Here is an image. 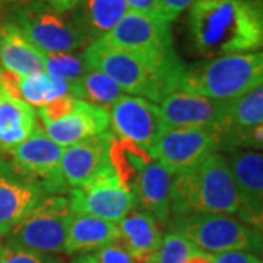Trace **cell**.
<instances>
[{
    "mask_svg": "<svg viewBox=\"0 0 263 263\" xmlns=\"http://www.w3.org/2000/svg\"><path fill=\"white\" fill-rule=\"evenodd\" d=\"M43 126L51 141L56 142L62 148H67L88 138L108 132L110 114L105 108L79 100L78 107L72 113L59 122L47 123Z\"/></svg>",
    "mask_w": 263,
    "mask_h": 263,
    "instance_id": "cell-17",
    "label": "cell"
},
{
    "mask_svg": "<svg viewBox=\"0 0 263 263\" xmlns=\"http://www.w3.org/2000/svg\"><path fill=\"white\" fill-rule=\"evenodd\" d=\"M126 3H127L129 10H132V12L161 18L160 0H126Z\"/></svg>",
    "mask_w": 263,
    "mask_h": 263,
    "instance_id": "cell-35",
    "label": "cell"
},
{
    "mask_svg": "<svg viewBox=\"0 0 263 263\" xmlns=\"http://www.w3.org/2000/svg\"><path fill=\"white\" fill-rule=\"evenodd\" d=\"M263 85V50L208 59L186 66L179 91L234 100Z\"/></svg>",
    "mask_w": 263,
    "mask_h": 263,
    "instance_id": "cell-4",
    "label": "cell"
},
{
    "mask_svg": "<svg viewBox=\"0 0 263 263\" xmlns=\"http://www.w3.org/2000/svg\"><path fill=\"white\" fill-rule=\"evenodd\" d=\"M263 123V85L238 98L230 100L226 122L218 135L224 141L230 135L247 130Z\"/></svg>",
    "mask_w": 263,
    "mask_h": 263,
    "instance_id": "cell-25",
    "label": "cell"
},
{
    "mask_svg": "<svg viewBox=\"0 0 263 263\" xmlns=\"http://www.w3.org/2000/svg\"><path fill=\"white\" fill-rule=\"evenodd\" d=\"M152 161L154 158L148 149L130 141L113 138L110 146V164L117 179L133 195L139 174Z\"/></svg>",
    "mask_w": 263,
    "mask_h": 263,
    "instance_id": "cell-24",
    "label": "cell"
},
{
    "mask_svg": "<svg viewBox=\"0 0 263 263\" xmlns=\"http://www.w3.org/2000/svg\"><path fill=\"white\" fill-rule=\"evenodd\" d=\"M8 154L12 165L21 174L40 184L46 195L69 193L60 167L63 148L51 141L38 124L27 141Z\"/></svg>",
    "mask_w": 263,
    "mask_h": 263,
    "instance_id": "cell-9",
    "label": "cell"
},
{
    "mask_svg": "<svg viewBox=\"0 0 263 263\" xmlns=\"http://www.w3.org/2000/svg\"><path fill=\"white\" fill-rule=\"evenodd\" d=\"M98 41L108 47L145 53L167 54L176 51L170 22L132 10Z\"/></svg>",
    "mask_w": 263,
    "mask_h": 263,
    "instance_id": "cell-12",
    "label": "cell"
},
{
    "mask_svg": "<svg viewBox=\"0 0 263 263\" xmlns=\"http://www.w3.org/2000/svg\"><path fill=\"white\" fill-rule=\"evenodd\" d=\"M199 0H160L161 18L167 22H173L183 13L189 10Z\"/></svg>",
    "mask_w": 263,
    "mask_h": 263,
    "instance_id": "cell-33",
    "label": "cell"
},
{
    "mask_svg": "<svg viewBox=\"0 0 263 263\" xmlns=\"http://www.w3.org/2000/svg\"><path fill=\"white\" fill-rule=\"evenodd\" d=\"M65 95H72V82L53 78L46 72L21 79V100L32 108H41L53 100Z\"/></svg>",
    "mask_w": 263,
    "mask_h": 263,
    "instance_id": "cell-27",
    "label": "cell"
},
{
    "mask_svg": "<svg viewBox=\"0 0 263 263\" xmlns=\"http://www.w3.org/2000/svg\"><path fill=\"white\" fill-rule=\"evenodd\" d=\"M230 167L238 195V219L263 234V152L230 151Z\"/></svg>",
    "mask_w": 263,
    "mask_h": 263,
    "instance_id": "cell-13",
    "label": "cell"
},
{
    "mask_svg": "<svg viewBox=\"0 0 263 263\" xmlns=\"http://www.w3.org/2000/svg\"><path fill=\"white\" fill-rule=\"evenodd\" d=\"M32 0H0V8L2 6H12V8H21L31 3Z\"/></svg>",
    "mask_w": 263,
    "mask_h": 263,
    "instance_id": "cell-38",
    "label": "cell"
},
{
    "mask_svg": "<svg viewBox=\"0 0 263 263\" xmlns=\"http://www.w3.org/2000/svg\"><path fill=\"white\" fill-rule=\"evenodd\" d=\"M70 263H98L94 254H79Z\"/></svg>",
    "mask_w": 263,
    "mask_h": 263,
    "instance_id": "cell-39",
    "label": "cell"
},
{
    "mask_svg": "<svg viewBox=\"0 0 263 263\" xmlns=\"http://www.w3.org/2000/svg\"><path fill=\"white\" fill-rule=\"evenodd\" d=\"M119 237L117 224L97 216L72 212L66 235L65 253L85 254L100 250L105 246L117 243Z\"/></svg>",
    "mask_w": 263,
    "mask_h": 263,
    "instance_id": "cell-22",
    "label": "cell"
},
{
    "mask_svg": "<svg viewBox=\"0 0 263 263\" xmlns=\"http://www.w3.org/2000/svg\"><path fill=\"white\" fill-rule=\"evenodd\" d=\"M143 263H158V260H157V257H155V254H152L151 257H148L146 260Z\"/></svg>",
    "mask_w": 263,
    "mask_h": 263,
    "instance_id": "cell-40",
    "label": "cell"
},
{
    "mask_svg": "<svg viewBox=\"0 0 263 263\" xmlns=\"http://www.w3.org/2000/svg\"><path fill=\"white\" fill-rule=\"evenodd\" d=\"M12 22L43 53H72L89 46L70 13L59 12L43 0L15 8Z\"/></svg>",
    "mask_w": 263,
    "mask_h": 263,
    "instance_id": "cell-7",
    "label": "cell"
},
{
    "mask_svg": "<svg viewBox=\"0 0 263 263\" xmlns=\"http://www.w3.org/2000/svg\"><path fill=\"white\" fill-rule=\"evenodd\" d=\"M184 263H214L212 262V254L202 252L199 249H193V252L189 254V257L186 259Z\"/></svg>",
    "mask_w": 263,
    "mask_h": 263,
    "instance_id": "cell-37",
    "label": "cell"
},
{
    "mask_svg": "<svg viewBox=\"0 0 263 263\" xmlns=\"http://www.w3.org/2000/svg\"><path fill=\"white\" fill-rule=\"evenodd\" d=\"M35 110L18 98L0 94V154L10 152L37 127Z\"/></svg>",
    "mask_w": 263,
    "mask_h": 263,
    "instance_id": "cell-23",
    "label": "cell"
},
{
    "mask_svg": "<svg viewBox=\"0 0 263 263\" xmlns=\"http://www.w3.org/2000/svg\"><path fill=\"white\" fill-rule=\"evenodd\" d=\"M82 54L89 69L108 76L124 94L141 97L154 104L179 91L186 69L177 51L145 53L94 41Z\"/></svg>",
    "mask_w": 263,
    "mask_h": 263,
    "instance_id": "cell-2",
    "label": "cell"
},
{
    "mask_svg": "<svg viewBox=\"0 0 263 263\" xmlns=\"http://www.w3.org/2000/svg\"><path fill=\"white\" fill-rule=\"evenodd\" d=\"M2 92H3V91H2V88H0V94H2Z\"/></svg>",
    "mask_w": 263,
    "mask_h": 263,
    "instance_id": "cell-42",
    "label": "cell"
},
{
    "mask_svg": "<svg viewBox=\"0 0 263 263\" xmlns=\"http://www.w3.org/2000/svg\"><path fill=\"white\" fill-rule=\"evenodd\" d=\"M46 192L0 158V235H6L38 203Z\"/></svg>",
    "mask_w": 263,
    "mask_h": 263,
    "instance_id": "cell-16",
    "label": "cell"
},
{
    "mask_svg": "<svg viewBox=\"0 0 263 263\" xmlns=\"http://www.w3.org/2000/svg\"><path fill=\"white\" fill-rule=\"evenodd\" d=\"M2 69L25 78L46 72L44 53L38 50L12 21L2 24Z\"/></svg>",
    "mask_w": 263,
    "mask_h": 263,
    "instance_id": "cell-19",
    "label": "cell"
},
{
    "mask_svg": "<svg viewBox=\"0 0 263 263\" xmlns=\"http://www.w3.org/2000/svg\"><path fill=\"white\" fill-rule=\"evenodd\" d=\"M173 174L154 160L139 174L135 195L139 206L160 226H168L171 219V184Z\"/></svg>",
    "mask_w": 263,
    "mask_h": 263,
    "instance_id": "cell-18",
    "label": "cell"
},
{
    "mask_svg": "<svg viewBox=\"0 0 263 263\" xmlns=\"http://www.w3.org/2000/svg\"><path fill=\"white\" fill-rule=\"evenodd\" d=\"M168 226L206 253H263V234L233 215L180 216L173 218Z\"/></svg>",
    "mask_w": 263,
    "mask_h": 263,
    "instance_id": "cell-5",
    "label": "cell"
},
{
    "mask_svg": "<svg viewBox=\"0 0 263 263\" xmlns=\"http://www.w3.org/2000/svg\"><path fill=\"white\" fill-rule=\"evenodd\" d=\"M46 73L67 82H75L84 76L89 67L85 62L84 54L72 53H44Z\"/></svg>",
    "mask_w": 263,
    "mask_h": 263,
    "instance_id": "cell-28",
    "label": "cell"
},
{
    "mask_svg": "<svg viewBox=\"0 0 263 263\" xmlns=\"http://www.w3.org/2000/svg\"><path fill=\"white\" fill-rule=\"evenodd\" d=\"M114 135L105 132L63 148L60 167L69 190L82 187L101 174L113 170L110 164V146Z\"/></svg>",
    "mask_w": 263,
    "mask_h": 263,
    "instance_id": "cell-14",
    "label": "cell"
},
{
    "mask_svg": "<svg viewBox=\"0 0 263 263\" xmlns=\"http://www.w3.org/2000/svg\"><path fill=\"white\" fill-rule=\"evenodd\" d=\"M123 95L124 92L108 76L95 69H89L84 76L72 82V97L105 108L107 111Z\"/></svg>",
    "mask_w": 263,
    "mask_h": 263,
    "instance_id": "cell-26",
    "label": "cell"
},
{
    "mask_svg": "<svg viewBox=\"0 0 263 263\" xmlns=\"http://www.w3.org/2000/svg\"><path fill=\"white\" fill-rule=\"evenodd\" d=\"M94 256L98 263H136L129 252L119 241L97 250Z\"/></svg>",
    "mask_w": 263,
    "mask_h": 263,
    "instance_id": "cell-32",
    "label": "cell"
},
{
    "mask_svg": "<svg viewBox=\"0 0 263 263\" xmlns=\"http://www.w3.org/2000/svg\"><path fill=\"white\" fill-rule=\"evenodd\" d=\"M0 263H63L53 254H43L8 245L0 249Z\"/></svg>",
    "mask_w": 263,
    "mask_h": 263,
    "instance_id": "cell-30",
    "label": "cell"
},
{
    "mask_svg": "<svg viewBox=\"0 0 263 263\" xmlns=\"http://www.w3.org/2000/svg\"><path fill=\"white\" fill-rule=\"evenodd\" d=\"M237 209L238 195L230 161L219 152L173 177L171 219L190 215H235Z\"/></svg>",
    "mask_w": 263,
    "mask_h": 263,
    "instance_id": "cell-3",
    "label": "cell"
},
{
    "mask_svg": "<svg viewBox=\"0 0 263 263\" xmlns=\"http://www.w3.org/2000/svg\"><path fill=\"white\" fill-rule=\"evenodd\" d=\"M67 199L72 212L97 216L114 224H119L133 208L139 206L136 195L123 186L114 170L82 187L70 189Z\"/></svg>",
    "mask_w": 263,
    "mask_h": 263,
    "instance_id": "cell-10",
    "label": "cell"
},
{
    "mask_svg": "<svg viewBox=\"0 0 263 263\" xmlns=\"http://www.w3.org/2000/svg\"><path fill=\"white\" fill-rule=\"evenodd\" d=\"M0 53H2V24H0ZM0 70H2V63H0Z\"/></svg>",
    "mask_w": 263,
    "mask_h": 263,
    "instance_id": "cell-41",
    "label": "cell"
},
{
    "mask_svg": "<svg viewBox=\"0 0 263 263\" xmlns=\"http://www.w3.org/2000/svg\"><path fill=\"white\" fill-rule=\"evenodd\" d=\"M119 243L129 252L135 262L143 263L160 249L162 241L160 224L146 211L136 206L117 224Z\"/></svg>",
    "mask_w": 263,
    "mask_h": 263,
    "instance_id": "cell-20",
    "label": "cell"
},
{
    "mask_svg": "<svg viewBox=\"0 0 263 263\" xmlns=\"http://www.w3.org/2000/svg\"><path fill=\"white\" fill-rule=\"evenodd\" d=\"M70 216L67 197L46 195L6 234L8 245L43 254L62 253Z\"/></svg>",
    "mask_w": 263,
    "mask_h": 263,
    "instance_id": "cell-6",
    "label": "cell"
},
{
    "mask_svg": "<svg viewBox=\"0 0 263 263\" xmlns=\"http://www.w3.org/2000/svg\"><path fill=\"white\" fill-rule=\"evenodd\" d=\"M127 12L126 0H82L69 13L91 44L107 35Z\"/></svg>",
    "mask_w": 263,
    "mask_h": 263,
    "instance_id": "cell-21",
    "label": "cell"
},
{
    "mask_svg": "<svg viewBox=\"0 0 263 263\" xmlns=\"http://www.w3.org/2000/svg\"><path fill=\"white\" fill-rule=\"evenodd\" d=\"M195 246L183 235L170 230L167 234L162 237L160 249L155 253L158 263H184L189 254L193 252Z\"/></svg>",
    "mask_w": 263,
    "mask_h": 263,
    "instance_id": "cell-29",
    "label": "cell"
},
{
    "mask_svg": "<svg viewBox=\"0 0 263 263\" xmlns=\"http://www.w3.org/2000/svg\"><path fill=\"white\" fill-rule=\"evenodd\" d=\"M219 151H224V145L215 130L167 127L152 145L149 154L170 174L177 176Z\"/></svg>",
    "mask_w": 263,
    "mask_h": 263,
    "instance_id": "cell-8",
    "label": "cell"
},
{
    "mask_svg": "<svg viewBox=\"0 0 263 263\" xmlns=\"http://www.w3.org/2000/svg\"><path fill=\"white\" fill-rule=\"evenodd\" d=\"M230 100H215L177 91L160 103V110L168 127L211 129L216 133L226 122Z\"/></svg>",
    "mask_w": 263,
    "mask_h": 263,
    "instance_id": "cell-15",
    "label": "cell"
},
{
    "mask_svg": "<svg viewBox=\"0 0 263 263\" xmlns=\"http://www.w3.org/2000/svg\"><path fill=\"white\" fill-rule=\"evenodd\" d=\"M111 133L149 151L168 127L160 107L141 97L124 94L108 110Z\"/></svg>",
    "mask_w": 263,
    "mask_h": 263,
    "instance_id": "cell-11",
    "label": "cell"
},
{
    "mask_svg": "<svg viewBox=\"0 0 263 263\" xmlns=\"http://www.w3.org/2000/svg\"><path fill=\"white\" fill-rule=\"evenodd\" d=\"M197 56L216 59L263 50V0H199L187 15Z\"/></svg>",
    "mask_w": 263,
    "mask_h": 263,
    "instance_id": "cell-1",
    "label": "cell"
},
{
    "mask_svg": "<svg viewBox=\"0 0 263 263\" xmlns=\"http://www.w3.org/2000/svg\"><path fill=\"white\" fill-rule=\"evenodd\" d=\"M214 263H263L257 254L250 252H226L212 254Z\"/></svg>",
    "mask_w": 263,
    "mask_h": 263,
    "instance_id": "cell-34",
    "label": "cell"
},
{
    "mask_svg": "<svg viewBox=\"0 0 263 263\" xmlns=\"http://www.w3.org/2000/svg\"><path fill=\"white\" fill-rule=\"evenodd\" d=\"M78 103H79L78 98L72 97V95H65V97L56 98L51 103H48L47 105L41 107L38 110V116H40L43 124L59 122L63 117H66L67 114L72 113L78 107Z\"/></svg>",
    "mask_w": 263,
    "mask_h": 263,
    "instance_id": "cell-31",
    "label": "cell"
},
{
    "mask_svg": "<svg viewBox=\"0 0 263 263\" xmlns=\"http://www.w3.org/2000/svg\"><path fill=\"white\" fill-rule=\"evenodd\" d=\"M47 5H50L51 8H54L59 12L63 13H69L70 10H73L82 2V0H43Z\"/></svg>",
    "mask_w": 263,
    "mask_h": 263,
    "instance_id": "cell-36",
    "label": "cell"
}]
</instances>
